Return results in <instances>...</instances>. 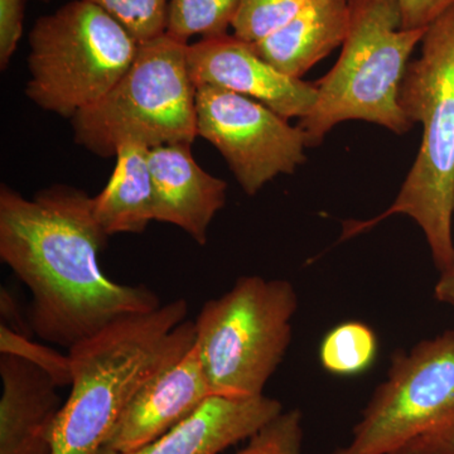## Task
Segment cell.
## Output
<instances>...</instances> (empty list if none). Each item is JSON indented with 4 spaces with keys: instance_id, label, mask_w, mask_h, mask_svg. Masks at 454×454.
Listing matches in <instances>:
<instances>
[{
    "instance_id": "9",
    "label": "cell",
    "mask_w": 454,
    "mask_h": 454,
    "mask_svg": "<svg viewBox=\"0 0 454 454\" xmlns=\"http://www.w3.org/2000/svg\"><path fill=\"white\" fill-rule=\"evenodd\" d=\"M197 137L225 158L236 181L254 196L306 162V134L264 104L229 90L196 88Z\"/></svg>"
},
{
    "instance_id": "28",
    "label": "cell",
    "mask_w": 454,
    "mask_h": 454,
    "mask_svg": "<svg viewBox=\"0 0 454 454\" xmlns=\"http://www.w3.org/2000/svg\"><path fill=\"white\" fill-rule=\"evenodd\" d=\"M42 2H49V0H42Z\"/></svg>"
},
{
    "instance_id": "12",
    "label": "cell",
    "mask_w": 454,
    "mask_h": 454,
    "mask_svg": "<svg viewBox=\"0 0 454 454\" xmlns=\"http://www.w3.org/2000/svg\"><path fill=\"white\" fill-rule=\"evenodd\" d=\"M191 145L149 148L154 216L158 223L177 226L197 244L206 245L212 220L225 206L227 184L196 162Z\"/></svg>"
},
{
    "instance_id": "19",
    "label": "cell",
    "mask_w": 454,
    "mask_h": 454,
    "mask_svg": "<svg viewBox=\"0 0 454 454\" xmlns=\"http://www.w3.org/2000/svg\"><path fill=\"white\" fill-rule=\"evenodd\" d=\"M315 0H241L231 28L239 40L255 44L280 31Z\"/></svg>"
},
{
    "instance_id": "1",
    "label": "cell",
    "mask_w": 454,
    "mask_h": 454,
    "mask_svg": "<svg viewBox=\"0 0 454 454\" xmlns=\"http://www.w3.org/2000/svg\"><path fill=\"white\" fill-rule=\"evenodd\" d=\"M109 238L82 190L57 184L25 199L2 184L0 258L31 292L35 336L70 349L116 319L162 306L143 284L104 274L98 255Z\"/></svg>"
},
{
    "instance_id": "15",
    "label": "cell",
    "mask_w": 454,
    "mask_h": 454,
    "mask_svg": "<svg viewBox=\"0 0 454 454\" xmlns=\"http://www.w3.org/2000/svg\"><path fill=\"white\" fill-rule=\"evenodd\" d=\"M349 0H315L300 16L270 37L252 44L280 73L301 79L346 40Z\"/></svg>"
},
{
    "instance_id": "16",
    "label": "cell",
    "mask_w": 454,
    "mask_h": 454,
    "mask_svg": "<svg viewBox=\"0 0 454 454\" xmlns=\"http://www.w3.org/2000/svg\"><path fill=\"white\" fill-rule=\"evenodd\" d=\"M148 146L124 143L106 188L92 197L98 225L107 235L142 234L154 216V187Z\"/></svg>"
},
{
    "instance_id": "2",
    "label": "cell",
    "mask_w": 454,
    "mask_h": 454,
    "mask_svg": "<svg viewBox=\"0 0 454 454\" xmlns=\"http://www.w3.org/2000/svg\"><path fill=\"white\" fill-rule=\"evenodd\" d=\"M188 303L116 319L68 349L71 393L57 418L53 454H98L125 409L196 342Z\"/></svg>"
},
{
    "instance_id": "5",
    "label": "cell",
    "mask_w": 454,
    "mask_h": 454,
    "mask_svg": "<svg viewBox=\"0 0 454 454\" xmlns=\"http://www.w3.org/2000/svg\"><path fill=\"white\" fill-rule=\"evenodd\" d=\"M187 42L168 33L139 43L121 82L71 121L74 142L98 157H115L124 143L154 146L197 138L196 85Z\"/></svg>"
},
{
    "instance_id": "26",
    "label": "cell",
    "mask_w": 454,
    "mask_h": 454,
    "mask_svg": "<svg viewBox=\"0 0 454 454\" xmlns=\"http://www.w3.org/2000/svg\"><path fill=\"white\" fill-rule=\"evenodd\" d=\"M2 317L5 318L2 325H7L14 333L28 337V333H27L28 331L26 330L25 322L22 321V316L17 309L16 301L11 297L8 291H4V288L2 289Z\"/></svg>"
},
{
    "instance_id": "23",
    "label": "cell",
    "mask_w": 454,
    "mask_h": 454,
    "mask_svg": "<svg viewBox=\"0 0 454 454\" xmlns=\"http://www.w3.org/2000/svg\"><path fill=\"white\" fill-rule=\"evenodd\" d=\"M27 0H0V67L5 70L22 38Z\"/></svg>"
},
{
    "instance_id": "21",
    "label": "cell",
    "mask_w": 454,
    "mask_h": 454,
    "mask_svg": "<svg viewBox=\"0 0 454 454\" xmlns=\"http://www.w3.org/2000/svg\"><path fill=\"white\" fill-rule=\"evenodd\" d=\"M301 447L303 417L298 409H293L265 424L236 454H301Z\"/></svg>"
},
{
    "instance_id": "13",
    "label": "cell",
    "mask_w": 454,
    "mask_h": 454,
    "mask_svg": "<svg viewBox=\"0 0 454 454\" xmlns=\"http://www.w3.org/2000/svg\"><path fill=\"white\" fill-rule=\"evenodd\" d=\"M0 454H53L59 385L25 358L0 354Z\"/></svg>"
},
{
    "instance_id": "24",
    "label": "cell",
    "mask_w": 454,
    "mask_h": 454,
    "mask_svg": "<svg viewBox=\"0 0 454 454\" xmlns=\"http://www.w3.org/2000/svg\"><path fill=\"white\" fill-rule=\"evenodd\" d=\"M404 29L428 28L454 5V0H396Z\"/></svg>"
},
{
    "instance_id": "18",
    "label": "cell",
    "mask_w": 454,
    "mask_h": 454,
    "mask_svg": "<svg viewBox=\"0 0 454 454\" xmlns=\"http://www.w3.org/2000/svg\"><path fill=\"white\" fill-rule=\"evenodd\" d=\"M376 352L378 340L372 328L361 322H346L322 340L319 358L328 372L356 375L372 366Z\"/></svg>"
},
{
    "instance_id": "3",
    "label": "cell",
    "mask_w": 454,
    "mask_h": 454,
    "mask_svg": "<svg viewBox=\"0 0 454 454\" xmlns=\"http://www.w3.org/2000/svg\"><path fill=\"white\" fill-rule=\"evenodd\" d=\"M400 106L420 122L422 145L393 205L365 221L343 223L340 241L404 215L423 230L439 271L454 260V5L427 28L422 55L409 64Z\"/></svg>"
},
{
    "instance_id": "6",
    "label": "cell",
    "mask_w": 454,
    "mask_h": 454,
    "mask_svg": "<svg viewBox=\"0 0 454 454\" xmlns=\"http://www.w3.org/2000/svg\"><path fill=\"white\" fill-rule=\"evenodd\" d=\"M298 309L288 280L245 276L225 294L203 304L195 348L212 396L262 395L292 340Z\"/></svg>"
},
{
    "instance_id": "20",
    "label": "cell",
    "mask_w": 454,
    "mask_h": 454,
    "mask_svg": "<svg viewBox=\"0 0 454 454\" xmlns=\"http://www.w3.org/2000/svg\"><path fill=\"white\" fill-rule=\"evenodd\" d=\"M145 43L166 33L169 0H89Z\"/></svg>"
},
{
    "instance_id": "7",
    "label": "cell",
    "mask_w": 454,
    "mask_h": 454,
    "mask_svg": "<svg viewBox=\"0 0 454 454\" xmlns=\"http://www.w3.org/2000/svg\"><path fill=\"white\" fill-rule=\"evenodd\" d=\"M29 46L27 98L68 119L106 97L139 50L118 20L89 0H74L37 20Z\"/></svg>"
},
{
    "instance_id": "11",
    "label": "cell",
    "mask_w": 454,
    "mask_h": 454,
    "mask_svg": "<svg viewBox=\"0 0 454 454\" xmlns=\"http://www.w3.org/2000/svg\"><path fill=\"white\" fill-rule=\"evenodd\" d=\"M212 396L195 346L152 379L125 409L106 450L131 452L160 438Z\"/></svg>"
},
{
    "instance_id": "27",
    "label": "cell",
    "mask_w": 454,
    "mask_h": 454,
    "mask_svg": "<svg viewBox=\"0 0 454 454\" xmlns=\"http://www.w3.org/2000/svg\"><path fill=\"white\" fill-rule=\"evenodd\" d=\"M434 297L441 303L454 307V260L450 267L441 271V278L434 286Z\"/></svg>"
},
{
    "instance_id": "10",
    "label": "cell",
    "mask_w": 454,
    "mask_h": 454,
    "mask_svg": "<svg viewBox=\"0 0 454 454\" xmlns=\"http://www.w3.org/2000/svg\"><path fill=\"white\" fill-rule=\"evenodd\" d=\"M188 70L195 82L229 90L264 104L284 119L304 118L315 106L316 83L280 73L234 35L188 44Z\"/></svg>"
},
{
    "instance_id": "22",
    "label": "cell",
    "mask_w": 454,
    "mask_h": 454,
    "mask_svg": "<svg viewBox=\"0 0 454 454\" xmlns=\"http://www.w3.org/2000/svg\"><path fill=\"white\" fill-rule=\"evenodd\" d=\"M0 354L14 355L35 364L47 373L59 387L71 385V360L68 355H62L46 345L32 342L23 334L14 333L5 325H0Z\"/></svg>"
},
{
    "instance_id": "4",
    "label": "cell",
    "mask_w": 454,
    "mask_h": 454,
    "mask_svg": "<svg viewBox=\"0 0 454 454\" xmlns=\"http://www.w3.org/2000/svg\"><path fill=\"white\" fill-rule=\"evenodd\" d=\"M349 5L339 61L316 82L315 106L298 124L309 148L348 121L372 122L395 134L414 127L400 106V88L427 28H403L396 0H349Z\"/></svg>"
},
{
    "instance_id": "14",
    "label": "cell",
    "mask_w": 454,
    "mask_h": 454,
    "mask_svg": "<svg viewBox=\"0 0 454 454\" xmlns=\"http://www.w3.org/2000/svg\"><path fill=\"white\" fill-rule=\"evenodd\" d=\"M282 411V403L264 394L247 399L211 396L151 443L125 453L103 448L98 454H219L253 437Z\"/></svg>"
},
{
    "instance_id": "25",
    "label": "cell",
    "mask_w": 454,
    "mask_h": 454,
    "mask_svg": "<svg viewBox=\"0 0 454 454\" xmlns=\"http://www.w3.org/2000/svg\"><path fill=\"white\" fill-rule=\"evenodd\" d=\"M389 454H454V427L411 439Z\"/></svg>"
},
{
    "instance_id": "8",
    "label": "cell",
    "mask_w": 454,
    "mask_h": 454,
    "mask_svg": "<svg viewBox=\"0 0 454 454\" xmlns=\"http://www.w3.org/2000/svg\"><path fill=\"white\" fill-rule=\"evenodd\" d=\"M454 427V331L396 352L351 442L333 454H389L411 439Z\"/></svg>"
},
{
    "instance_id": "17",
    "label": "cell",
    "mask_w": 454,
    "mask_h": 454,
    "mask_svg": "<svg viewBox=\"0 0 454 454\" xmlns=\"http://www.w3.org/2000/svg\"><path fill=\"white\" fill-rule=\"evenodd\" d=\"M241 0H169L166 33L188 42L193 35L202 38L227 35Z\"/></svg>"
}]
</instances>
